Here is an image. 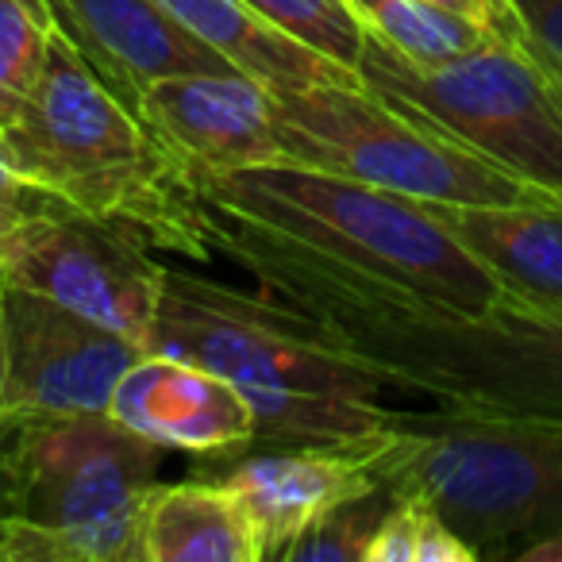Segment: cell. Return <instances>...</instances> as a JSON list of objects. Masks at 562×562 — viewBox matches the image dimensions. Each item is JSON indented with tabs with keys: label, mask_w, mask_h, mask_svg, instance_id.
I'll return each mask as SVG.
<instances>
[{
	"label": "cell",
	"mask_w": 562,
	"mask_h": 562,
	"mask_svg": "<svg viewBox=\"0 0 562 562\" xmlns=\"http://www.w3.org/2000/svg\"><path fill=\"white\" fill-rule=\"evenodd\" d=\"M109 413L162 451L173 447L201 459H224L255 443V413L227 378L155 351H143L124 370Z\"/></svg>",
	"instance_id": "obj_14"
},
{
	"label": "cell",
	"mask_w": 562,
	"mask_h": 562,
	"mask_svg": "<svg viewBox=\"0 0 562 562\" xmlns=\"http://www.w3.org/2000/svg\"><path fill=\"white\" fill-rule=\"evenodd\" d=\"M554 78H559V74H554Z\"/></svg>",
	"instance_id": "obj_31"
},
{
	"label": "cell",
	"mask_w": 562,
	"mask_h": 562,
	"mask_svg": "<svg viewBox=\"0 0 562 562\" xmlns=\"http://www.w3.org/2000/svg\"><path fill=\"white\" fill-rule=\"evenodd\" d=\"M431 4H443V9H454V12H467V16H477V20H485V24H493L501 32V20H497V12H493V4L490 0H431ZM505 35V32H501ZM508 40V35H505Z\"/></svg>",
	"instance_id": "obj_24"
},
{
	"label": "cell",
	"mask_w": 562,
	"mask_h": 562,
	"mask_svg": "<svg viewBox=\"0 0 562 562\" xmlns=\"http://www.w3.org/2000/svg\"><path fill=\"white\" fill-rule=\"evenodd\" d=\"M139 120L193 173L285 162L273 132V97L247 74H178L143 93Z\"/></svg>",
	"instance_id": "obj_11"
},
{
	"label": "cell",
	"mask_w": 562,
	"mask_h": 562,
	"mask_svg": "<svg viewBox=\"0 0 562 562\" xmlns=\"http://www.w3.org/2000/svg\"><path fill=\"white\" fill-rule=\"evenodd\" d=\"M212 247L255 281L301 278L331 290L490 313L513 293L424 204L297 162L196 173Z\"/></svg>",
	"instance_id": "obj_1"
},
{
	"label": "cell",
	"mask_w": 562,
	"mask_h": 562,
	"mask_svg": "<svg viewBox=\"0 0 562 562\" xmlns=\"http://www.w3.org/2000/svg\"><path fill=\"white\" fill-rule=\"evenodd\" d=\"M0 285H4V270H0Z\"/></svg>",
	"instance_id": "obj_30"
},
{
	"label": "cell",
	"mask_w": 562,
	"mask_h": 562,
	"mask_svg": "<svg viewBox=\"0 0 562 562\" xmlns=\"http://www.w3.org/2000/svg\"><path fill=\"white\" fill-rule=\"evenodd\" d=\"M524 305L562 313V196L528 204L416 201Z\"/></svg>",
	"instance_id": "obj_15"
},
{
	"label": "cell",
	"mask_w": 562,
	"mask_h": 562,
	"mask_svg": "<svg viewBox=\"0 0 562 562\" xmlns=\"http://www.w3.org/2000/svg\"><path fill=\"white\" fill-rule=\"evenodd\" d=\"M493 4V12H497V20H501V32L508 35V40H516V20H513V12H508V4L505 0H490Z\"/></svg>",
	"instance_id": "obj_27"
},
{
	"label": "cell",
	"mask_w": 562,
	"mask_h": 562,
	"mask_svg": "<svg viewBox=\"0 0 562 562\" xmlns=\"http://www.w3.org/2000/svg\"><path fill=\"white\" fill-rule=\"evenodd\" d=\"M551 559H562V536L539 539V543L524 547V551L516 554V562H551Z\"/></svg>",
	"instance_id": "obj_25"
},
{
	"label": "cell",
	"mask_w": 562,
	"mask_h": 562,
	"mask_svg": "<svg viewBox=\"0 0 562 562\" xmlns=\"http://www.w3.org/2000/svg\"><path fill=\"white\" fill-rule=\"evenodd\" d=\"M50 40L55 16L47 0H0V132L40 86Z\"/></svg>",
	"instance_id": "obj_19"
},
{
	"label": "cell",
	"mask_w": 562,
	"mask_h": 562,
	"mask_svg": "<svg viewBox=\"0 0 562 562\" xmlns=\"http://www.w3.org/2000/svg\"><path fill=\"white\" fill-rule=\"evenodd\" d=\"M20 216H24L20 209H0V243H4V235H9L12 227H16Z\"/></svg>",
	"instance_id": "obj_28"
},
{
	"label": "cell",
	"mask_w": 562,
	"mask_h": 562,
	"mask_svg": "<svg viewBox=\"0 0 562 562\" xmlns=\"http://www.w3.org/2000/svg\"><path fill=\"white\" fill-rule=\"evenodd\" d=\"M0 150L50 201L193 262L216 258L196 173L89 70L55 27L43 78Z\"/></svg>",
	"instance_id": "obj_4"
},
{
	"label": "cell",
	"mask_w": 562,
	"mask_h": 562,
	"mask_svg": "<svg viewBox=\"0 0 562 562\" xmlns=\"http://www.w3.org/2000/svg\"><path fill=\"white\" fill-rule=\"evenodd\" d=\"M9 374L0 416L16 413H109L124 370L143 355L124 331H112L58 301L4 281Z\"/></svg>",
	"instance_id": "obj_10"
},
{
	"label": "cell",
	"mask_w": 562,
	"mask_h": 562,
	"mask_svg": "<svg viewBox=\"0 0 562 562\" xmlns=\"http://www.w3.org/2000/svg\"><path fill=\"white\" fill-rule=\"evenodd\" d=\"M359 74L393 109L539 193L562 196V89L524 43L497 35L451 63L416 66L367 32Z\"/></svg>",
	"instance_id": "obj_7"
},
{
	"label": "cell",
	"mask_w": 562,
	"mask_h": 562,
	"mask_svg": "<svg viewBox=\"0 0 562 562\" xmlns=\"http://www.w3.org/2000/svg\"><path fill=\"white\" fill-rule=\"evenodd\" d=\"M516 20V43L531 50L539 66L562 78V0H505Z\"/></svg>",
	"instance_id": "obj_22"
},
{
	"label": "cell",
	"mask_w": 562,
	"mask_h": 562,
	"mask_svg": "<svg viewBox=\"0 0 562 562\" xmlns=\"http://www.w3.org/2000/svg\"><path fill=\"white\" fill-rule=\"evenodd\" d=\"M273 97V132L285 162L439 204L551 201L536 186L459 147L436 127L393 109L374 89L305 86Z\"/></svg>",
	"instance_id": "obj_8"
},
{
	"label": "cell",
	"mask_w": 562,
	"mask_h": 562,
	"mask_svg": "<svg viewBox=\"0 0 562 562\" xmlns=\"http://www.w3.org/2000/svg\"><path fill=\"white\" fill-rule=\"evenodd\" d=\"M258 285L266 297L313 316L390 390L467 413L562 420V313L524 301L490 313H447L301 278Z\"/></svg>",
	"instance_id": "obj_3"
},
{
	"label": "cell",
	"mask_w": 562,
	"mask_h": 562,
	"mask_svg": "<svg viewBox=\"0 0 562 562\" xmlns=\"http://www.w3.org/2000/svg\"><path fill=\"white\" fill-rule=\"evenodd\" d=\"M0 270L9 285L43 293L135 344L155 324L166 278L147 243L58 201H43L16 220L0 243Z\"/></svg>",
	"instance_id": "obj_9"
},
{
	"label": "cell",
	"mask_w": 562,
	"mask_h": 562,
	"mask_svg": "<svg viewBox=\"0 0 562 562\" xmlns=\"http://www.w3.org/2000/svg\"><path fill=\"white\" fill-rule=\"evenodd\" d=\"M143 351L227 378L255 413L250 447H370L393 424L382 390L313 316L224 281L166 270Z\"/></svg>",
	"instance_id": "obj_2"
},
{
	"label": "cell",
	"mask_w": 562,
	"mask_h": 562,
	"mask_svg": "<svg viewBox=\"0 0 562 562\" xmlns=\"http://www.w3.org/2000/svg\"><path fill=\"white\" fill-rule=\"evenodd\" d=\"M55 27L89 70L139 116L155 81L178 74H224L232 66L162 9V0H47Z\"/></svg>",
	"instance_id": "obj_13"
},
{
	"label": "cell",
	"mask_w": 562,
	"mask_h": 562,
	"mask_svg": "<svg viewBox=\"0 0 562 562\" xmlns=\"http://www.w3.org/2000/svg\"><path fill=\"white\" fill-rule=\"evenodd\" d=\"M393 490H370L362 497H351L344 505H336L328 516L313 524L297 543L290 547L285 562H362L367 547L374 539L378 524L385 520L393 505H397Z\"/></svg>",
	"instance_id": "obj_21"
},
{
	"label": "cell",
	"mask_w": 562,
	"mask_h": 562,
	"mask_svg": "<svg viewBox=\"0 0 562 562\" xmlns=\"http://www.w3.org/2000/svg\"><path fill=\"white\" fill-rule=\"evenodd\" d=\"M543 70H547V66H543ZM547 74H551V70H547ZM551 78H554V74H551ZM554 81H559V89H562V78H554Z\"/></svg>",
	"instance_id": "obj_29"
},
{
	"label": "cell",
	"mask_w": 562,
	"mask_h": 562,
	"mask_svg": "<svg viewBox=\"0 0 562 562\" xmlns=\"http://www.w3.org/2000/svg\"><path fill=\"white\" fill-rule=\"evenodd\" d=\"M143 562H266L247 505L220 477L155 485L143 516Z\"/></svg>",
	"instance_id": "obj_17"
},
{
	"label": "cell",
	"mask_w": 562,
	"mask_h": 562,
	"mask_svg": "<svg viewBox=\"0 0 562 562\" xmlns=\"http://www.w3.org/2000/svg\"><path fill=\"white\" fill-rule=\"evenodd\" d=\"M158 462L112 413L0 416V516L55 531L70 562H143Z\"/></svg>",
	"instance_id": "obj_6"
},
{
	"label": "cell",
	"mask_w": 562,
	"mask_h": 562,
	"mask_svg": "<svg viewBox=\"0 0 562 562\" xmlns=\"http://www.w3.org/2000/svg\"><path fill=\"white\" fill-rule=\"evenodd\" d=\"M378 43L416 66H439L497 40V27L431 0H347Z\"/></svg>",
	"instance_id": "obj_18"
},
{
	"label": "cell",
	"mask_w": 562,
	"mask_h": 562,
	"mask_svg": "<svg viewBox=\"0 0 562 562\" xmlns=\"http://www.w3.org/2000/svg\"><path fill=\"white\" fill-rule=\"evenodd\" d=\"M43 201H50V196L40 193V189H35L32 181H27L24 173L9 162V158H4V150H0V209L32 212V209H40Z\"/></svg>",
	"instance_id": "obj_23"
},
{
	"label": "cell",
	"mask_w": 562,
	"mask_h": 562,
	"mask_svg": "<svg viewBox=\"0 0 562 562\" xmlns=\"http://www.w3.org/2000/svg\"><path fill=\"white\" fill-rule=\"evenodd\" d=\"M162 9L204 47L216 50L235 74H247L270 93L305 86H367L359 74L266 24L243 0H162Z\"/></svg>",
	"instance_id": "obj_16"
},
{
	"label": "cell",
	"mask_w": 562,
	"mask_h": 562,
	"mask_svg": "<svg viewBox=\"0 0 562 562\" xmlns=\"http://www.w3.org/2000/svg\"><path fill=\"white\" fill-rule=\"evenodd\" d=\"M370 459L385 490L436 508L477 559H516L562 536V420L393 413Z\"/></svg>",
	"instance_id": "obj_5"
},
{
	"label": "cell",
	"mask_w": 562,
	"mask_h": 562,
	"mask_svg": "<svg viewBox=\"0 0 562 562\" xmlns=\"http://www.w3.org/2000/svg\"><path fill=\"white\" fill-rule=\"evenodd\" d=\"M4 374H9V344H4V285H0V397H4Z\"/></svg>",
	"instance_id": "obj_26"
},
{
	"label": "cell",
	"mask_w": 562,
	"mask_h": 562,
	"mask_svg": "<svg viewBox=\"0 0 562 562\" xmlns=\"http://www.w3.org/2000/svg\"><path fill=\"white\" fill-rule=\"evenodd\" d=\"M243 4L255 9L266 24H273L278 32L290 35V40L305 43L316 55L359 74L362 47H367V27H362V20L355 16V9L347 0H243Z\"/></svg>",
	"instance_id": "obj_20"
},
{
	"label": "cell",
	"mask_w": 562,
	"mask_h": 562,
	"mask_svg": "<svg viewBox=\"0 0 562 562\" xmlns=\"http://www.w3.org/2000/svg\"><path fill=\"white\" fill-rule=\"evenodd\" d=\"M370 447H250L224 454L220 482L247 505L266 562H285L290 547L336 505L382 490Z\"/></svg>",
	"instance_id": "obj_12"
}]
</instances>
